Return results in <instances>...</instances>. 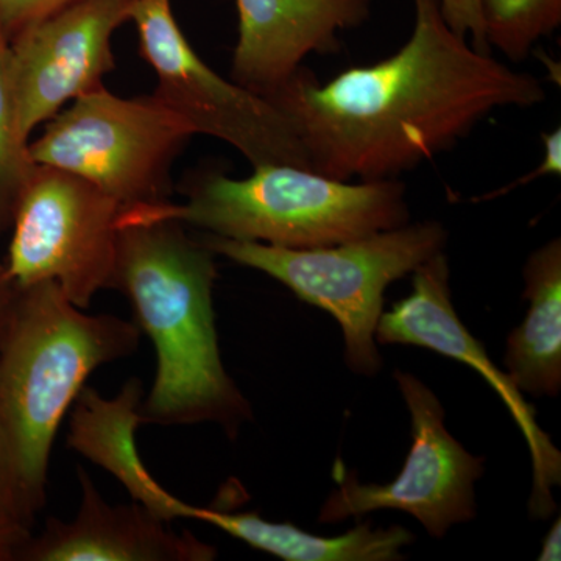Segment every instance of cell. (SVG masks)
Wrapping results in <instances>:
<instances>
[{
	"label": "cell",
	"mask_w": 561,
	"mask_h": 561,
	"mask_svg": "<svg viewBox=\"0 0 561 561\" xmlns=\"http://www.w3.org/2000/svg\"><path fill=\"white\" fill-rule=\"evenodd\" d=\"M411 38L375 65L327 83L298 69L268 99L290 122L312 171L343 181L398 180L453 149L497 110L546 101L541 81L471 46L438 0H412Z\"/></svg>",
	"instance_id": "cell-1"
},
{
	"label": "cell",
	"mask_w": 561,
	"mask_h": 561,
	"mask_svg": "<svg viewBox=\"0 0 561 561\" xmlns=\"http://www.w3.org/2000/svg\"><path fill=\"white\" fill-rule=\"evenodd\" d=\"M216 254L175 220L122 208L113 289L130 298L153 342L158 371L139 405L140 424H217L234 438L253 419L221 362L213 290Z\"/></svg>",
	"instance_id": "cell-2"
},
{
	"label": "cell",
	"mask_w": 561,
	"mask_h": 561,
	"mask_svg": "<svg viewBox=\"0 0 561 561\" xmlns=\"http://www.w3.org/2000/svg\"><path fill=\"white\" fill-rule=\"evenodd\" d=\"M139 341L138 324L87 316L54 280L18 287L0 339V501L25 529L46 505L66 412L95 368L131 356Z\"/></svg>",
	"instance_id": "cell-3"
},
{
	"label": "cell",
	"mask_w": 561,
	"mask_h": 561,
	"mask_svg": "<svg viewBox=\"0 0 561 561\" xmlns=\"http://www.w3.org/2000/svg\"><path fill=\"white\" fill-rule=\"evenodd\" d=\"M201 228L219 238L283 249H320L409 224L400 180L343 181L295 164L254 168L245 179L209 173L184 203L125 208Z\"/></svg>",
	"instance_id": "cell-4"
},
{
	"label": "cell",
	"mask_w": 561,
	"mask_h": 561,
	"mask_svg": "<svg viewBox=\"0 0 561 561\" xmlns=\"http://www.w3.org/2000/svg\"><path fill=\"white\" fill-rule=\"evenodd\" d=\"M446 241L440 221L424 220L320 249H283L213 234L202 242L216 256L265 273L301 301L331 313L341 324L351 370L375 376L383 365L375 334L387 287L445 250Z\"/></svg>",
	"instance_id": "cell-5"
},
{
	"label": "cell",
	"mask_w": 561,
	"mask_h": 561,
	"mask_svg": "<svg viewBox=\"0 0 561 561\" xmlns=\"http://www.w3.org/2000/svg\"><path fill=\"white\" fill-rule=\"evenodd\" d=\"M195 136L157 98L124 99L105 87L81 95L28 144L33 162L80 176L122 208L165 202L169 171Z\"/></svg>",
	"instance_id": "cell-6"
},
{
	"label": "cell",
	"mask_w": 561,
	"mask_h": 561,
	"mask_svg": "<svg viewBox=\"0 0 561 561\" xmlns=\"http://www.w3.org/2000/svg\"><path fill=\"white\" fill-rule=\"evenodd\" d=\"M130 22L138 32L140 55L157 73L151 95L190 122L195 135L230 144L253 168H309L283 111L206 65L181 31L171 0H133Z\"/></svg>",
	"instance_id": "cell-7"
},
{
	"label": "cell",
	"mask_w": 561,
	"mask_h": 561,
	"mask_svg": "<svg viewBox=\"0 0 561 561\" xmlns=\"http://www.w3.org/2000/svg\"><path fill=\"white\" fill-rule=\"evenodd\" d=\"M122 206L91 183L36 164L13 217L5 272L18 287L54 280L84 309L113 289Z\"/></svg>",
	"instance_id": "cell-8"
},
{
	"label": "cell",
	"mask_w": 561,
	"mask_h": 561,
	"mask_svg": "<svg viewBox=\"0 0 561 561\" xmlns=\"http://www.w3.org/2000/svg\"><path fill=\"white\" fill-rule=\"evenodd\" d=\"M412 421V446L400 474L390 483H360L356 472L335 468L337 490L319 513L335 524L376 511L409 513L427 534L443 538L456 524L476 516V482L485 459L468 453L445 426L440 400L412 373L394 371Z\"/></svg>",
	"instance_id": "cell-9"
},
{
	"label": "cell",
	"mask_w": 561,
	"mask_h": 561,
	"mask_svg": "<svg viewBox=\"0 0 561 561\" xmlns=\"http://www.w3.org/2000/svg\"><path fill=\"white\" fill-rule=\"evenodd\" d=\"M133 0H73L10 39V76L22 139L68 103L103 87L116 68L111 39Z\"/></svg>",
	"instance_id": "cell-10"
},
{
	"label": "cell",
	"mask_w": 561,
	"mask_h": 561,
	"mask_svg": "<svg viewBox=\"0 0 561 561\" xmlns=\"http://www.w3.org/2000/svg\"><path fill=\"white\" fill-rule=\"evenodd\" d=\"M448 257L445 251L432 256L412 273V291L382 312L376 342L427 348L468 365L482 376L508 409L529 446L531 490L529 513L534 519L553 515L552 491L561 483V453L538 426L537 412L512 382L507 373L493 364L485 346L461 323L453 305Z\"/></svg>",
	"instance_id": "cell-11"
},
{
	"label": "cell",
	"mask_w": 561,
	"mask_h": 561,
	"mask_svg": "<svg viewBox=\"0 0 561 561\" xmlns=\"http://www.w3.org/2000/svg\"><path fill=\"white\" fill-rule=\"evenodd\" d=\"M232 80L271 95L312 54H334L342 33L359 28L371 0H236Z\"/></svg>",
	"instance_id": "cell-12"
},
{
	"label": "cell",
	"mask_w": 561,
	"mask_h": 561,
	"mask_svg": "<svg viewBox=\"0 0 561 561\" xmlns=\"http://www.w3.org/2000/svg\"><path fill=\"white\" fill-rule=\"evenodd\" d=\"M81 500L72 522L47 519L43 534L28 538L14 560L24 561H209L216 549L135 502L111 505L90 474L77 470Z\"/></svg>",
	"instance_id": "cell-13"
},
{
	"label": "cell",
	"mask_w": 561,
	"mask_h": 561,
	"mask_svg": "<svg viewBox=\"0 0 561 561\" xmlns=\"http://www.w3.org/2000/svg\"><path fill=\"white\" fill-rule=\"evenodd\" d=\"M142 383L133 378L116 398H103L98 390L83 387L70 420L69 446L111 472L127 489L133 501L162 522L183 519L184 504L168 493L144 467L135 445L140 424Z\"/></svg>",
	"instance_id": "cell-14"
},
{
	"label": "cell",
	"mask_w": 561,
	"mask_h": 561,
	"mask_svg": "<svg viewBox=\"0 0 561 561\" xmlns=\"http://www.w3.org/2000/svg\"><path fill=\"white\" fill-rule=\"evenodd\" d=\"M526 317L507 339L505 373L522 393L556 398L561 390V241L552 239L524 265Z\"/></svg>",
	"instance_id": "cell-15"
},
{
	"label": "cell",
	"mask_w": 561,
	"mask_h": 561,
	"mask_svg": "<svg viewBox=\"0 0 561 561\" xmlns=\"http://www.w3.org/2000/svg\"><path fill=\"white\" fill-rule=\"evenodd\" d=\"M187 519L210 524L257 551L284 561H398L415 537L401 526L365 522L339 537H320L290 523H272L257 513L224 512L191 505Z\"/></svg>",
	"instance_id": "cell-16"
},
{
	"label": "cell",
	"mask_w": 561,
	"mask_h": 561,
	"mask_svg": "<svg viewBox=\"0 0 561 561\" xmlns=\"http://www.w3.org/2000/svg\"><path fill=\"white\" fill-rule=\"evenodd\" d=\"M490 50L522 62L561 24V0H479Z\"/></svg>",
	"instance_id": "cell-17"
},
{
	"label": "cell",
	"mask_w": 561,
	"mask_h": 561,
	"mask_svg": "<svg viewBox=\"0 0 561 561\" xmlns=\"http://www.w3.org/2000/svg\"><path fill=\"white\" fill-rule=\"evenodd\" d=\"M36 164L18 127L10 76V39L0 25V228L13 224L14 210Z\"/></svg>",
	"instance_id": "cell-18"
},
{
	"label": "cell",
	"mask_w": 561,
	"mask_h": 561,
	"mask_svg": "<svg viewBox=\"0 0 561 561\" xmlns=\"http://www.w3.org/2000/svg\"><path fill=\"white\" fill-rule=\"evenodd\" d=\"M443 18L449 27L470 41L474 49L489 51V44L483 32L481 3L479 0H438Z\"/></svg>",
	"instance_id": "cell-19"
},
{
	"label": "cell",
	"mask_w": 561,
	"mask_h": 561,
	"mask_svg": "<svg viewBox=\"0 0 561 561\" xmlns=\"http://www.w3.org/2000/svg\"><path fill=\"white\" fill-rule=\"evenodd\" d=\"M70 2L73 0H0V25L11 39L25 25Z\"/></svg>",
	"instance_id": "cell-20"
},
{
	"label": "cell",
	"mask_w": 561,
	"mask_h": 561,
	"mask_svg": "<svg viewBox=\"0 0 561 561\" xmlns=\"http://www.w3.org/2000/svg\"><path fill=\"white\" fill-rule=\"evenodd\" d=\"M542 140V149H545V157H542V161L538 164V168L535 169L534 172L529 173V175L523 176L522 180L513 181L512 184H508L507 187L501 190L500 194H505V192H511L516 190V187L526 186V184L531 183V181L542 179L546 175H556L560 176L561 173V130L560 127H557L556 130L545 133L541 135Z\"/></svg>",
	"instance_id": "cell-21"
},
{
	"label": "cell",
	"mask_w": 561,
	"mask_h": 561,
	"mask_svg": "<svg viewBox=\"0 0 561 561\" xmlns=\"http://www.w3.org/2000/svg\"><path fill=\"white\" fill-rule=\"evenodd\" d=\"M31 535L32 531L22 527L0 501V561L14 560L18 549Z\"/></svg>",
	"instance_id": "cell-22"
},
{
	"label": "cell",
	"mask_w": 561,
	"mask_h": 561,
	"mask_svg": "<svg viewBox=\"0 0 561 561\" xmlns=\"http://www.w3.org/2000/svg\"><path fill=\"white\" fill-rule=\"evenodd\" d=\"M16 290V284L10 279L5 267H3V272L0 273V339H2L3 330H5L7 319H9Z\"/></svg>",
	"instance_id": "cell-23"
},
{
	"label": "cell",
	"mask_w": 561,
	"mask_h": 561,
	"mask_svg": "<svg viewBox=\"0 0 561 561\" xmlns=\"http://www.w3.org/2000/svg\"><path fill=\"white\" fill-rule=\"evenodd\" d=\"M540 561H560L561 560V519L559 518L553 522L551 529L542 540V548Z\"/></svg>",
	"instance_id": "cell-24"
},
{
	"label": "cell",
	"mask_w": 561,
	"mask_h": 561,
	"mask_svg": "<svg viewBox=\"0 0 561 561\" xmlns=\"http://www.w3.org/2000/svg\"><path fill=\"white\" fill-rule=\"evenodd\" d=\"M3 272V265H0V273Z\"/></svg>",
	"instance_id": "cell-25"
}]
</instances>
